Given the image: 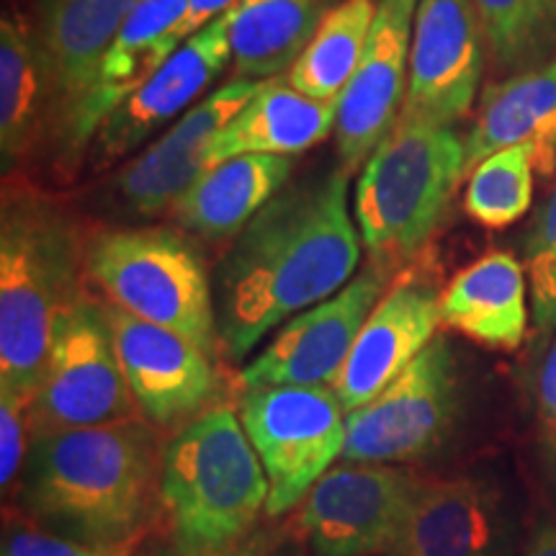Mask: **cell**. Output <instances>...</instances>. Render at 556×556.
Here are the masks:
<instances>
[{
	"label": "cell",
	"mask_w": 556,
	"mask_h": 556,
	"mask_svg": "<svg viewBox=\"0 0 556 556\" xmlns=\"http://www.w3.org/2000/svg\"><path fill=\"white\" fill-rule=\"evenodd\" d=\"M157 435L148 422L37 433L18 482L34 523L101 548H131L160 482Z\"/></svg>",
	"instance_id": "2"
},
{
	"label": "cell",
	"mask_w": 556,
	"mask_h": 556,
	"mask_svg": "<svg viewBox=\"0 0 556 556\" xmlns=\"http://www.w3.org/2000/svg\"><path fill=\"white\" fill-rule=\"evenodd\" d=\"M420 482L394 464L343 462L304 497L299 528L317 556H381L405 523Z\"/></svg>",
	"instance_id": "11"
},
{
	"label": "cell",
	"mask_w": 556,
	"mask_h": 556,
	"mask_svg": "<svg viewBox=\"0 0 556 556\" xmlns=\"http://www.w3.org/2000/svg\"><path fill=\"white\" fill-rule=\"evenodd\" d=\"M240 420L268 477L270 518L304 503L345 446V409L332 387L242 389Z\"/></svg>",
	"instance_id": "7"
},
{
	"label": "cell",
	"mask_w": 556,
	"mask_h": 556,
	"mask_svg": "<svg viewBox=\"0 0 556 556\" xmlns=\"http://www.w3.org/2000/svg\"><path fill=\"white\" fill-rule=\"evenodd\" d=\"M270 548H268L266 536H248L245 541H240V544L219 548V552H189V548H180L178 544H168V546H155L150 548V552L137 554V556H266Z\"/></svg>",
	"instance_id": "35"
},
{
	"label": "cell",
	"mask_w": 556,
	"mask_h": 556,
	"mask_svg": "<svg viewBox=\"0 0 556 556\" xmlns=\"http://www.w3.org/2000/svg\"><path fill=\"white\" fill-rule=\"evenodd\" d=\"M415 11L417 0H379L364 58L338 99V157L351 173L366 163L405 106Z\"/></svg>",
	"instance_id": "16"
},
{
	"label": "cell",
	"mask_w": 556,
	"mask_h": 556,
	"mask_svg": "<svg viewBox=\"0 0 556 556\" xmlns=\"http://www.w3.org/2000/svg\"><path fill=\"white\" fill-rule=\"evenodd\" d=\"M78 222L47 193L5 186L0 206V389L34 397L60 317L83 296Z\"/></svg>",
	"instance_id": "3"
},
{
	"label": "cell",
	"mask_w": 556,
	"mask_h": 556,
	"mask_svg": "<svg viewBox=\"0 0 556 556\" xmlns=\"http://www.w3.org/2000/svg\"><path fill=\"white\" fill-rule=\"evenodd\" d=\"M471 5L500 73L516 75L556 58V0H471Z\"/></svg>",
	"instance_id": "28"
},
{
	"label": "cell",
	"mask_w": 556,
	"mask_h": 556,
	"mask_svg": "<svg viewBox=\"0 0 556 556\" xmlns=\"http://www.w3.org/2000/svg\"><path fill=\"white\" fill-rule=\"evenodd\" d=\"M467 142V176L492 152L516 144L536 148L539 170L556 165V58L507 75L482 93Z\"/></svg>",
	"instance_id": "21"
},
{
	"label": "cell",
	"mask_w": 556,
	"mask_h": 556,
	"mask_svg": "<svg viewBox=\"0 0 556 556\" xmlns=\"http://www.w3.org/2000/svg\"><path fill=\"white\" fill-rule=\"evenodd\" d=\"M266 556H302V554H299V548L294 546H283V548H274V552H268Z\"/></svg>",
	"instance_id": "37"
},
{
	"label": "cell",
	"mask_w": 556,
	"mask_h": 556,
	"mask_svg": "<svg viewBox=\"0 0 556 556\" xmlns=\"http://www.w3.org/2000/svg\"><path fill=\"white\" fill-rule=\"evenodd\" d=\"M86 276L111 304L178 332L217 358L214 276L184 229L127 227L96 235L86 245Z\"/></svg>",
	"instance_id": "6"
},
{
	"label": "cell",
	"mask_w": 556,
	"mask_h": 556,
	"mask_svg": "<svg viewBox=\"0 0 556 556\" xmlns=\"http://www.w3.org/2000/svg\"><path fill=\"white\" fill-rule=\"evenodd\" d=\"M484 31L471 0H417L402 114L454 127L475 106Z\"/></svg>",
	"instance_id": "13"
},
{
	"label": "cell",
	"mask_w": 556,
	"mask_h": 556,
	"mask_svg": "<svg viewBox=\"0 0 556 556\" xmlns=\"http://www.w3.org/2000/svg\"><path fill=\"white\" fill-rule=\"evenodd\" d=\"M536 420L539 438L548 458L556 462V336L548 343L536 381Z\"/></svg>",
	"instance_id": "33"
},
{
	"label": "cell",
	"mask_w": 556,
	"mask_h": 556,
	"mask_svg": "<svg viewBox=\"0 0 556 556\" xmlns=\"http://www.w3.org/2000/svg\"><path fill=\"white\" fill-rule=\"evenodd\" d=\"M379 0H343L325 13L323 24L287 73L289 86L317 101H338L366 52Z\"/></svg>",
	"instance_id": "27"
},
{
	"label": "cell",
	"mask_w": 556,
	"mask_h": 556,
	"mask_svg": "<svg viewBox=\"0 0 556 556\" xmlns=\"http://www.w3.org/2000/svg\"><path fill=\"white\" fill-rule=\"evenodd\" d=\"M392 278L394 270L368 261L338 294L299 312L261 356L242 368L240 387H332Z\"/></svg>",
	"instance_id": "12"
},
{
	"label": "cell",
	"mask_w": 556,
	"mask_h": 556,
	"mask_svg": "<svg viewBox=\"0 0 556 556\" xmlns=\"http://www.w3.org/2000/svg\"><path fill=\"white\" fill-rule=\"evenodd\" d=\"M0 556H131V548H101L58 536L45 528H13L5 533Z\"/></svg>",
	"instance_id": "32"
},
{
	"label": "cell",
	"mask_w": 556,
	"mask_h": 556,
	"mask_svg": "<svg viewBox=\"0 0 556 556\" xmlns=\"http://www.w3.org/2000/svg\"><path fill=\"white\" fill-rule=\"evenodd\" d=\"M462 409L458 366L448 340L435 336L392 384L345 415L343 462L415 464L446 443Z\"/></svg>",
	"instance_id": "9"
},
{
	"label": "cell",
	"mask_w": 556,
	"mask_h": 556,
	"mask_svg": "<svg viewBox=\"0 0 556 556\" xmlns=\"http://www.w3.org/2000/svg\"><path fill=\"white\" fill-rule=\"evenodd\" d=\"M261 86L263 80L235 78L186 111L168 135L124 165L111 180L122 204L139 217H155L176 206L178 199L212 168L208 148L214 137L245 109Z\"/></svg>",
	"instance_id": "15"
},
{
	"label": "cell",
	"mask_w": 556,
	"mask_h": 556,
	"mask_svg": "<svg viewBox=\"0 0 556 556\" xmlns=\"http://www.w3.org/2000/svg\"><path fill=\"white\" fill-rule=\"evenodd\" d=\"M441 296L433 278L422 274L394 276L366 317L343 371L332 381V392L345 413L371 402L426 351L443 323Z\"/></svg>",
	"instance_id": "18"
},
{
	"label": "cell",
	"mask_w": 556,
	"mask_h": 556,
	"mask_svg": "<svg viewBox=\"0 0 556 556\" xmlns=\"http://www.w3.org/2000/svg\"><path fill=\"white\" fill-rule=\"evenodd\" d=\"M268 490L258 451L229 405H212L186 422L160 456V505L173 544L189 552H219L245 541Z\"/></svg>",
	"instance_id": "4"
},
{
	"label": "cell",
	"mask_w": 556,
	"mask_h": 556,
	"mask_svg": "<svg viewBox=\"0 0 556 556\" xmlns=\"http://www.w3.org/2000/svg\"><path fill=\"white\" fill-rule=\"evenodd\" d=\"M227 62H232L229 16H222L186 39L142 88L103 119L88 150L90 168H111L135 152L144 139L189 109L219 78Z\"/></svg>",
	"instance_id": "17"
},
{
	"label": "cell",
	"mask_w": 556,
	"mask_h": 556,
	"mask_svg": "<svg viewBox=\"0 0 556 556\" xmlns=\"http://www.w3.org/2000/svg\"><path fill=\"white\" fill-rule=\"evenodd\" d=\"M539 170L536 148L516 144L492 152L469 170L464 212L484 229H505L526 217L533 201V173Z\"/></svg>",
	"instance_id": "29"
},
{
	"label": "cell",
	"mask_w": 556,
	"mask_h": 556,
	"mask_svg": "<svg viewBox=\"0 0 556 556\" xmlns=\"http://www.w3.org/2000/svg\"><path fill=\"white\" fill-rule=\"evenodd\" d=\"M137 0H37L34 37L45 58L52 119L45 148L60 170L88 157V106L103 60Z\"/></svg>",
	"instance_id": "8"
},
{
	"label": "cell",
	"mask_w": 556,
	"mask_h": 556,
	"mask_svg": "<svg viewBox=\"0 0 556 556\" xmlns=\"http://www.w3.org/2000/svg\"><path fill=\"white\" fill-rule=\"evenodd\" d=\"M131 400L152 426L189 422L217 397L214 358L178 332L103 304Z\"/></svg>",
	"instance_id": "14"
},
{
	"label": "cell",
	"mask_w": 556,
	"mask_h": 556,
	"mask_svg": "<svg viewBox=\"0 0 556 556\" xmlns=\"http://www.w3.org/2000/svg\"><path fill=\"white\" fill-rule=\"evenodd\" d=\"M338 124V101H317L289 80H263L245 109L214 137L208 165L238 155H287L330 137Z\"/></svg>",
	"instance_id": "22"
},
{
	"label": "cell",
	"mask_w": 556,
	"mask_h": 556,
	"mask_svg": "<svg viewBox=\"0 0 556 556\" xmlns=\"http://www.w3.org/2000/svg\"><path fill=\"white\" fill-rule=\"evenodd\" d=\"M526 276L531 319L541 340L556 336V186L526 235Z\"/></svg>",
	"instance_id": "30"
},
{
	"label": "cell",
	"mask_w": 556,
	"mask_h": 556,
	"mask_svg": "<svg viewBox=\"0 0 556 556\" xmlns=\"http://www.w3.org/2000/svg\"><path fill=\"white\" fill-rule=\"evenodd\" d=\"M31 405L34 397L13 392V389H0V484H3V495L18 490L26 458H29L34 441Z\"/></svg>",
	"instance_id": "31"
},
{
	"label": "cell",
	"mask_w": 556,
	"mask_h": 556,
	"mask_svg": "<svg viewBox=\"0 0 556 556\" xmlns=\"http://www.w3.org/2000/svg\"><path fill=\"white\" fill-rule=\"evenodd\" d=\"M526 266L507 250H492L451 278L441 319L451 330L492 351H518L528 332Z\"/></svg>",
	"instance_id": "20"
},
{
	"label": "cell",
	"mask_w": 556,
	"mask_h": 556,
	"mask_svg": "<svg viewBox=\"0 0 556 556\" xmlns=\"http://www.w3.org/2000/svg\"><path fill=\"white\" fill-rule=\"evenodd\" d=\"M330 11V0H240L229 16V52L238 78L289 73Z\"/></svg>",
	"instance_id": "26"
},
{
	"label": "cell",
	"mask_w": 556,
	"mask_h": 556,
	"mask_svg": "<svg viewBox=\"0 0 556 556\" xmlns=\"http://www.w3.org/2000/svg\"><path fill=\"white\" fill-rule=\"evenodd\" d=\"M467 176V142L454 127L400 114L374 148L353 191L368 261L397 274L443 225Z\"/></svg>",
	"instance_id": "5"
},
{
	"label": "cell",
	"mask_w": 556,
	"mask_h": 556,
	"mask_svg": "<svg viewBox=\"0 0 556 556\" xmlns=\"http://www.w3.org/2000/svg\"><path fill=\"white\" fill-rule=\"evenodd\" d=\"M238 3L240 0H189V3H186L184 24H180V41H186L193 37V34L206 29L212 21L227 16Z\"/></svg>",
	"instance_id": "34"
},
{
	"label": "cell",
	"mask_w": 556,
	"mask_h": 556,
	"mask_svg": "<svg viewBox=\"0 0 556 556\" xmlns=\"http://www.w3.org/2000/svg\"><path fill=\"white\" fill-rule=\"evenodd\" d=\"M131 405L106 307L83 294L54 330L31 405L34 435L129 420Z\"/></svg>",
	"instance_id": "10"
},
{
	"label": "cell",
	"mask_w": 556,
	"mask_h": 556,
	"mask_svg": "<svg viewBox=\"0 0 556 556\" xmlns=\"http://www.w3.org/2000/svg\"><path fill=\"white\" fill-rule=\"evenodd\" d=\"M351 170L289 184L248 222L214 270L219 345L248 356L283 319L356 276L361 235L348 208Z\"/></svg>",
	"instance_id": "1"
},
{
	"label": "cell",
	"mask_w": 556,
	"mask_h": 556,
	"mask_svg": "<svg viewBox=\"0 0 556 556\" xmlns=\"http://www.w3.org/2000/svg\"><path fill=\"white\" fill-rule=\"evenodd\" d=\"M523 556H556V526L541 523L528 539Z\"/></svg>",
	"instance_id": "36"
},
{
	"label": "cell",
	"mask_w": 556,
	"mask_h": 556,
	"mask_svg": "<svg viewBox=\"0 0 556 556\" xmlns=\"http://www.w3.org/2000/svg\"><path fill=\"white\" fill-rule=\"evenodd\" d=\"M294 160L287 155H238L212 165L170 208L184 232L225 240L242 229L278 191L289 186Z\"/></svg>",
	"instance_id": "23"
},
{
	"label": "cell",
	"mask_w": 556,
	"mask_h": 556,
	"mask_svg": "<svg viewBox=\"0 0 556 556\" xmlns=\"http://www.w3.org/2000/svg\"><path fill=\"white\" fill-rule=\"evenodd\" d=\"M52 93L31 26L0 21V163L3 176L47 142Z\"/></svg>",
	"instance_id": "25"
},
{
	"label": "cell",
	"mask_w": 556,
	"mask_h": 556,
	"mask_svg": "<svg viewBox=\"0 0 556 556\" xmlns=\"http://www.w3.org/2000/svg\"><path fill=\"white\" fill-rule=\"evenodd\" d=\"M503 495L484 479L420 482L405 523L381 556H510Z\"/></svg>",
	"instance_id": "19"
},
{
	"label": "cell",
	"mask_w": 556,
	"mask_h": 556,
	"mask_svg": "<svg viewBox=\"0 0 556 556\" xmlns=\"http://www.w3.org/2000/svg\"><path fill=\"white\" fill-rule=\"evenodd\" d=\"M189 0H137L103 60L88 106V135L93 142L103 119L142 88L178 50L180 24Z\"/></svg>",
	"instance_id": "24"
}]
</instances>
